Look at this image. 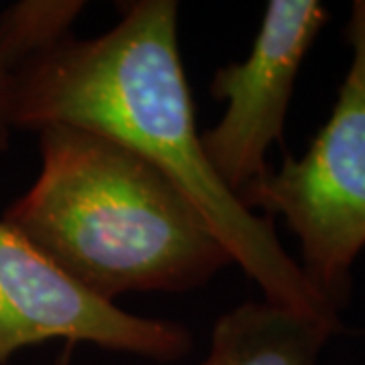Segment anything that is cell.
Returning <instances> with one entry per match:
<instances>
[{
	"instance_id": "obj_7",
	"label": "cell",
	"mask_w": 365,
	"mask_h": 365,
	"mask_svg": "<svg viewBox=\"0 0 365 365\" xmlns=\"http://www.w3.org/2000/svg\"><path fill=\"white\" fill-rule=\"evenodd\" d=\"M83 0H21L0 13V53L16 71L71 35Z\"/></svg>"
},
{
	"instance_id": "obj_4",
	"label": "cell",
	"mask_w": 365,
	"mask_h": 365,
	"mask_svg": "<svg viewBox=\"0 0 365 365\" xmlns=\"http://www.w3.org/2000/svg\"><path fill=\"white\" fill-rule=\"evenodd\" d=\"M51 339L158 364L179 361L193 347L185 325L128 313L96 297L0 220V365Z\"/></svg>"
},
{
	"instance_id": "obj_1",
	"label": "cell",
	"mask_w": 365,
	"mask_h": 365,
	"mask_svg": "<svg viewBox=\"0 0 365 365\" xmlns=\"http://www.w3.org/2000/svg\"><path fill=\"white\" fill-rule=\"evenodd\" d=\"M106 33L69 35L14 71L13 130L67 124L126 146L177 185L264 299L345 329L280 244L272 217L248 209L209 165L179 49V4L130 0Z\"/></svg>"
},
{
	"instance_id": "obj_5",
	"label": "cell",
	"mask_w": 365,
	"mask_h": 365,
	"mask_svg": "<svg viewBox=\"0 0 365 365\" xmlns=\"http://www.w3.org/2000/svg\"><path fill=\"white\" fill-rule=\"evenodd\" d=\"M329 16L319 0H270L246 59L213 73L209 96L227 106L222 120L201 132V144L234 195L270 170L266 158L282 144L302 61Z\"/></svg>"
},
{
	"instance_id": "obj_8",
	"label": "cell",
	"mask_w": 365,
	"mask_h": 365,
	"mask_svg": "<svg viewBox=\"0 0 365 365\" xmlns=\"http://www.w3.org/2000/svg\"><path fill=\"white\" fill-rule=\"evenodd\" d=\"M13 79L14 71L4 61L0 53V155H4L11 148V102H13Z\"/></svg>"
},
{
	"instance_id": "obj_2",
	"label": "cell",
	"mask_w": 365,
	"mask_h": 365,
	"mask_svg": "<svg viewBox=\"0 0 365 365\" xmlns=\"http://www.w3.org/2000/svg\"><path fill=\"white\" fill-rule=\"evenodd\" d=\"M39 153L37 179L2 220L96 297L187 292L234 266L189 197L126 146L55 124Z\"/></svg>"
},
{
	"instance_id": "obj_3",
	"label": "cell",
	"mask_w": 365,
	"mask_h": 365,
	"mask_svg": "<svg viewBox=\"0 0 365 365\" xmlns=\"http://www.w3.org/2000/svg\"><path fill=\"white\" fill-rule=\"evenodd\" d=\"M345 39L351 61L323 128L302 157L287 155L237 195L252 211L284 220L299 240L300 270L337 313L365 248V0L351 4Z\"/></svg>"
},
{
	"instance_id": "obj_6",
	"label": "cell",
	"mask_w": 365,
	"mask_h": 365,
	"mask_svg": "<svg viewBox=\"0 0 365 365\" xmlns=\"http://www.w3.org/2000/svg\"><path fill=\"white\" fill-rule=\"evenodd\" d=\"M343 331L266 299L246 300L215 321L199 365H319L327 341Z\"/></svg>"
}]
</instances>
